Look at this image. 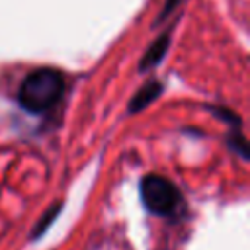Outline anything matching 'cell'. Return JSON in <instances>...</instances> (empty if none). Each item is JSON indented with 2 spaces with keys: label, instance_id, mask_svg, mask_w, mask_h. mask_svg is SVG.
<instances>
[{
  "label": "cell",
  "instance_id": "cell-1",
  "mask_svg": "<svg viewBox=\"0 0 250 250\" xmlns=\"http://www.w3.org/2000/svg\"><path fill=\"white\" fill-rule=\"evenodd\" d=\"M64 92L62 74L55 68H37L25 76L20 86L18 102L31 113H43L51 109Z\"/></svg>",
  "mask_w": 250,
  "mask_h": 250
},
{
  "label": "cell",
  "instance_id": "cell-2",
  "mask_svg": "<svg viewBox=\"0 0 250 250\" xmlns=\"http://www.w3.org/2000/svg\"><path fill=\"white\" fill-rule=\"evenodd\" d=\"M141 197L145 207L154 215H170L180 203V191L164 176L148 174L141 182Z\"/></svg>",
  "mask_w": 250,
  "mask_h": 250
},
{
  "label": "cell",
  "instance_id": "cell-3",
  "mask_svg": "<svg viewBox=\"0 0 250 250\" xmlns=\"http://www.w3.org/2000/svg\"><path fill=\"white\" fill-rule=\"evenodd\" d=\"M158 94H160V84L158 82H150V84L143 86V90H139V94L131 102V111H139V109L146 107Z\"/></svg>",
  "mask_w": 250,
  "mask_h": 250
},
{
  "label": "cell",
  "instance_id": "cell-4",
  "mask_svg": "<svg viewBox=\"0 0 250 250\" xmlns=\"http://www.w3.org/2000/svg\"><path fill=\"white\" fill-rule=\"evenodd\" d=\"M166 47H168V35H162L148 51H146V55H145V59H143V62H141V68H148V66H154L160 59H162V55H164V51H166Z\"/></svg>",
  "mask_w": 250,
  "mask_h": 250
}]
</instances>
